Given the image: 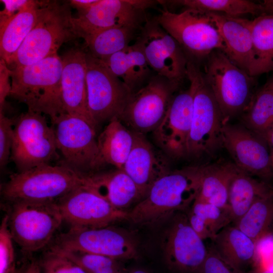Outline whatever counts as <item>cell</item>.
Listing matches in <instances>:
<instances>
[{
  "instance_id": "1",
  "label": "cell",
  "mask_w": 273,
  "mask_h": 273,
  "mask_svg": "<svg viewBox=\"0 0 273 273\" xmlns=\"http://www.w3.org/2000/svg\"><path fill=\"white\" fill-rule=\"evenodd\" d=\"M204 166L171 170L128 211L127 219L137 224L155 225L188 209L199 193Z\"/></svg>"
},
{
  "instance_id": "2",
  "label": "cell",
  "mask_w": 273,
  "mask_h": 273,
  "mask_svg": "<svg viewBox=\"0 0 273 273\" xmlns=\"http://www.w3.org/2000/svg\"><path fill=\"white\" fill-rule=\"evenodd\" d=\"M73 17L68 1H41L36 22L12 59L11 69L56 54L64 43L78 38Z\"/></svg>"
},
{
  "instance_id": "3",
  "label": "cell",
  "mask_w": 273,
  "mask_h": 273,
  "mask_svg": "<svg viewBox=\"0 0 273 273\" xmlns=\"http://www.w3.org/2000/svg\"><path fill=\"white\" fill-rule=\"evenodd\" d=\"M10 69V96L30 110L50 118L64 113L60 97L62 58L58 54Z\"/></svg>"
},
{
  "instance_id": "4",
  "label": "cell",
  "mask_w": 273,
  "mask_h": 273,
  "mask_svg": "<svg viewBox=\"0 0 273 273\" xmlns=\"http://www.w3.org/2000/svg\"><path fill=\"white\" fill-rule=\"evenodd\" d=\"M86 184L85 175L61 162L55 165L45 164L11 174L2 186L1 194L8 203L56 202Z\"/></svg>"
},
{
  "instance_id": "5",
  "label": "cell",
  "mask_w": 273,
  "mask_h": 273,
  "mask_svg": "<svg viewBox=\"0 0 273 273\" xmlns=\"http://www.w3.org/2000/svg\"><path fill=\"white\" fill-rule=\"evenodd\" d=\"M187 78L193 89V112L187 156L198 157L222 145L226 122L198 62L189 59Z\"/></svg>"
},
{
  "instance_id": "6",
  "label": "cell",
  "mask_w": 273,
  "mask_h": 273,
  "mask_svg": "<svg viewBox=\"0 0 273 273\" xmlns=\"http://www.w3.org/2000/svg\"><path fill=\"white\" fill-rule=\"evenodd\" d=\"M203 73L226 122L244 112L254 95L255 77L220 50L214 51L206 58Z\"/></svg>"
},
{
  "instance_id": "7",
  "label": "cell",
  "mask_w": 273,
  "mask_h": 273,
  "mask_svg": "<svg viewBox=\"0 0 273 273\" xmlns=\"http://www.w3.org/2000/svg\"><path fill=\"white\" fill-rule=\"evenodd\" d=\"M9 204L8 226L15 243L26 253L49 245L64 221L56 202L16 201Z\"/></svg>"
},
{
  "instance_id": "8",
  "label": "cell",
  "mask_w": 273,
  "mask_h": 273,
  "mask_svg": "<svg viewBox=\"0 0 273 273\" xmlns=\"http://www.w3.org/2000/svg\"><path fill=\"white\" fill-rule=\"evenodd\" d=\"M61 162L83 175L100 171V158L96 128L84 119L63 113L51 118Z\"/></svg>"
},
{
  "instance_id": "9",
  "label": "cell",
  "mask_w": 273,
  "mask_h": 273,
  "mask_svg": "<svg viewBox=\"0 0 273 273\" xmlns=\"http://www.w3.org/2000/svg\"><path fill=\"white\" fill-rule=\"evenodd\" d=\"M155 18L190 59L198 62L205 60L214 51L223 52L222 39L206 13L187 8L177 13L163 8Z\"/></svg>"
},
{
  "instance_id": "10",
  "label": "cell",
  "mask_w": 273,
  "mask_h": 273,
  "mask_svg": "<svg viewBox=\"0 0 273 273\" xmlns=\"http://www.w3.org/2000/svg\"><path fill=\"white\" fill-rule=\"evenodd\" d=\"M13 119L10 160L18 172L50 164L57 157L54 128L44 114L27 110Z\"/></svg>"
},
{
  "instance_id": "11",
  "label": "cell",
  "mask_w": 273,
  "mask_h": 273,
  "mask_svg": "<svg viewBox=\"0 0 273 273\" xmlns=\"http://www.w3.org/2000/svg\"><path fill=\"white\" fill-rule=\"evenodd\" d=\"M49 246V250H79L118 260L132 259L138 254L135 238L126 231L111 225L71 226L68 231L56 236Z\"/></svg>"
},
{
  "instance_id": "12",
  "label": "cell",
  "mask_w": 273,
  "mask_h": 273,
  "mask_svg": "<svg viewBox=\"0 0 273 273\" xmlns=\"http://www.w3.org/2000/svg\"><path fill=\"white\" fill-rule=\"evenodd\" d=\"M180 84L156 74L133 93L119 118L133 132H153L164 118Z\"/></svg>"
},
{
  "instance_id": "13",
  "label": "cell",
  "mask_w": 273,
  "mask_h": 273,
  "mask_svg": "<svg viewBox=\"0 0 273 273\" xmlns=\"http://www.w3.org/2000/svg\"><path fill=\"white\" fill-rule=\"evenodd\" d=\"M88 109L97 126L119 118L132 93L99 59L86 53Z\"/></svg>"
},
{
  "instance_id": "14",
  "label": "cell",
  "mask_w": 273,
  "mask_h": 273,
  "mask_svg": "<svg viewBox=\"0 0 273 273\" xmlns=\"http://www.w3.org/2000/svg\"><path fill=\"white\" fill-rule=\"evenodd\" d=\"M158 3L149 0H99L87 11L73 17L72 23L78 38L84 40L112 28L140 29L148 17L146 10Z\"/></svg>"
},
{
  "instance_id": "15",
  "label": "cell",
  "mask_w": 273,
  "mask_h": 273,
  "mask_svg": "<svg viewBox=\"0 0 273 273\" xmlns=\"http://www.w3.org/2000/svg\"><path fill=\"white\" fill-rule=\"evenodd\" d=\"M135 42L155 74L180 84L187 78L188 56L155 17H147Z\"/></svg>"
},
{
  "instance_id": "16",
  "label": "cell",
  "mask_w": 273,
  "mask_h": 273,
  "mask_svg": "<svg viewBox=\"0 0 273 273\" xmlns=\"http://www.w3.org/2000/svg\"><path fill=\"white\" fill-rule=\"evenodd\" d=\"M56 203L64 221L71 226L100 228L128 219V211L114 207L86 184Z\"/></svg>"
},
{
  "instance_id": "17",
  "label": "cell",
  "mask_w": 273,
  "mask_h": 273,
  "mask_svg": "<svg viewBox=\"0 0 273 273\" xmlns=\"http://www.w3.org/2000/svg\"><path fill=\"white\" fill-rule=\"evenodd\" d=\"M172 218L163 242L165 261L179 272L199 273L208 247L190 225L187 215L178 212Z\"/></svg>"
},
{
  "instance_id": "18",
  "label": "cell",
  "mask_w": 273,
  "mask_h": 273,
  "mask_svg": "<svg viewBox=\"0 0 273 273\" xmlns=\"http://www.w3.org/2000/svg\"><path fill=\"white\" fill-rule=\"evenodd\" d=\"M222 145L240 170L265 179L272 176L268 144L245 126L225 123L222 129Z\"/></svg>"
},
{
  "instance_id": "19",
  "label": "cell",
  "mask_w": 273,
  "mask_h": 273,
  "mask_svg": "<svg viewBox=\"0 0 273 273\" xmlns=\"http://www.w3.org/2000/svg\"><path fill=\"white\" fill-rule=\"evenodd\" d=\"M193 105V89L188 88L175 94L167 112L152 132L154 141L169 157L187 156Z\"/></svg>"
},
{
  "instance_id": "20",
  "label": "cell",
  "mask_w": 273,
  "mask_h": 273,
  "mask_svg": "<svg viewBox=\"0 0 273 273\" xmlns=\"http://www.w3.org/2000/svg\"><path fill=\"white\" fill-rule=\"evenodd\" d=\"M61 58L60 97L63 112L81 117L97 129L88 106L86 53L74 48Z\"/></svg>"
},
{
  "instance_id": "21",
  "label": "cell",
  "mask_w": 273,
  "mask_h": 273,
  "mask_svg": "<svg viewBox=\"0 0 273 273\" xmlns=\"http://www.w3.org/2000/svg\"><path fill=\"white\" fill-rule=\"evenodd\" d=\"M134 142L123 170L139 188L143 198L159 178L171 170L168 156L144 134L133 132Z\"/></svg>"
},
{
  "instance_id": "22",
  "label": "cell",
  "mask_w": 273,
  "mask_h": 273,
  "mask_svg": "<svg viewBox=\"0 0 273 273\" xmlns=\"http://www.w3.org/2000/svg\"><path fill=\"white\" fill-rule=\"evenodd\" d=\"M206 14L222 39L223 53L233 63L250 75L254 59L251 20L223 14Z\"/></svg>"
},
{
  "instance_id": "23",
  "label": "cell",
  "mask_w": 273,
  "mask_h": 273,
  "mask_svg": "<svg viewBox=\"0 0 273 273\" xmlns=\"http://www.w3.org/2000/svg\"><path fill=\"white\" fill-rule=\"evenodd\" d=\"M86 176V185L118 209L125 211L143 199L136 185L122 169L100 171Z\"/></svg>"
},
{
  "instance_id": "24",
  "label": "cell",
  "mask_w": 273,
  "mask_h": 273,
  "mask_svg": "<svg viewBox=\"0 0 273 273\" xmlns=\"http://www.w3.org/2000/svg\"><path fill=\"white\" fill-rule=\"evenodd\" d=\"M101 61L127 85L132 94L143 87L155 74L135 42Z\"/></svg>"
},
{
  "instance_id": "25",
  "label": "cell",
  "mask_w": 273,
  "mask_h": 273,
  "mask_svg": "<svg viewBox=\"0 0 273 273\" xmlns=\"http://www.w3.org/2000/svg\"><path fill=\"white\" fill-rule=\"evenodd\" d=\"M41 1H31L18 13L0 22V54L9 65L17 51L34 27Z\"/></svg>"
},
{
  "instance_id": "26",
  "label": "cell",
  "mask_w": 273,
  "mask_h": 273,
  "mask_svg": "<svg viewBox=\"0 0 273 273\" xmlns=\"http://www.w3.org/2000/svg\"><path fill=\"white\" fill-rule=\"evenodd\" d=\"M211 242L223 259L242 271L254 260L257 243L233 224L222 229Z\"/></svg>"
},
{
  "instance_id": "27",
  "label": "cell",
  "mask_w": 273,
  "mask_h": 273,
  "mask_svg": "<svg viewBox=\"0 0 273 273\" xmlns=\"http://www.w3.org/2000/svg\"><path fill=\"white\" fill-rule=\"evenodd\" d=\"M97 141L104 166L110 164L123 170L133 145V132L115 117L107 123Z\"/></svg>"
},
{
  "instance_id": "28",
  "label": "cell",
  "mask_w": 273,
  "mask_h": 273,
  "mask_svg": "<svg viewBox=\"0 0 273 273\" xmlns=\"http://www.w3.org/2000/svg\"><path fill=\"white\" fill-rule=\"evenodd\" d=\"M273 190L265 181L258 180L237 169L229 188L228 206L236 223L259 197Z\"/></svg>"
},
{
  "instance_id": "29",
  "label": "cell",
  "mask_w": 273,
  "mask_h": 273,
  "mask_svg": "<svg viewBox=\"0 0 273 273\" xmlns=\"http://www.w3.org/2000/svg\"><path fill=\"white\" fill-rule=\"evenodd\" d=\"M190 225L204 240H211L233 219L228 206L220 207L196 198L187 215Z\"/></svg>"
},
{
  "instance_id": "30",
  "label": "cell",
  "mask_w": 273,
  "mask_h": 273,
  "mask_svg": "<svg viewBox=\"0 0 273 273\" xmlns=\"http://www.w3.org/2000/svg\"><path fill=\"white\" fill-rule=\"evenodd\" d=\"M237 169L234 164L205 165L197 198L218 207L228 206L229 188Z\"/></svg>"
},
{
  "instance_id": "31",
  "label": "cell",
  "mask_w": 273,
  "mask_h": 273,
  "mask_svg": "<svg viewBox=\"0 0 273 273\" xmlns=\"http://www.w3.org/2000/svg\"><path fill=\"white\" fill-rule=\"evenodd\" d=\"M254 63L250 75L255 77L273 71V15L251 20Z\"/></svg>"
},
{
  "instance_id": "32",
  "label": "cell",
  "mask_w": 273,
  "mask_h": 273,
  "mask_svg": "<svg viewBox=\"0 0 273 273\" xmlns=\"http://www.w3.org/2000/svg\"><path fill=\"white\" fill-rule=\"evenodd\" d=\"M234 225L256 243L270 233L273 230V190L258 198Z\"/></svg>"
},
{
  "instance_id": "33",
  "label": "cell",
  "mask_w": 273,
  "mask_h": 273,
  "mask_svg": "<svg viewBox=\"0 0 273 273\" xmlns=\"http://www.w3.org/2000/svg\"><path fill=\"white\" fill-rule=\"evenodd\" d=\"M163 7L181 6L204 13H216L231 17L251 14L262 15L260 3L248 0H178L159 1Z\"/></svg>"
},
{
  "instance_id": "34",
  "label": "cell",
  "mask_w": 273,
  "mask_h": 273,
  "mask_svg": "<svg viewBox=\"0 0 273 273\" xmlns=\"http://www.w3.org/2000/svg\"><path fill=\"white\" fill-rule=\"evenodd\" d=\"M140 29L120 27L97 33L84 39L88 53L94 57L103 60L130 45V42L136 39Z\"/></svg>"
},
{
  "instance_id": "35",
  "label": "cell",
  "mask_w": 273,
  "mask_h": 273,
  "mask_svg": "<svg viewBox=\"0 0 273 273\" xmlns=\"http://www.w3.org/2000/svg\"><path fill=\"white\" fill-rule=\"evenodd\" d=\"M242 119L247 128L266 141L273 126V89L261 87L255 93Z\"/></svg>"
},
{
  "instance_id": "36",
  "label": "cell",
  "mask_w": 273,
  "mask_h": 273,
  "mask_svg": "<svg viewBox=\"0 0 273 273\" xmlns=\"http://www.w3.org/2000/svg\"><path fill=\"white\" fill-rule=\"evenodd\" d=\"M52 251L71 259L86 273H120L121 270L119 260L108 256L79 250Z\"/></svg>"
},
{
  "instance_id": "37",
  "label": "cell",
  "mask_w": 273,
  "mask_h": 273,
  "mask_svg": "<svg viewBox=\"0 0 273 273\" xmlns=\"http://www.w3.org/2000/svg\"><path fill=\"white\" fill-rule=\"evenodd\" d=\"M14 243L6 214L0 225V273H23L26 268L18 265Z\"/></svg>"
},
{
  "instance_id": "38",
  "label": "cell",
  "mask_w": 273,
  "mask_h": 273,
  "mask_svg": "<svg viewBox=\"0 0 273 273\" xmlns=\"http://www.w3.org/2000/svg\"><path fill=\"white\" fill-rule=\"evenodd\" d=\"M43 273H86L67 257L49 250L39 262Z\"/></svg>"
},
{
  "instance_id": "39",
  "label": "cell",
  "mask_w": 273,
  "mask_h": 273,
  "mask_svg": "<svg viewBox=\"0 0 273 273\" xmlns=\"http://www.w3.org/2000/svg\"><path fill=\"white\" fill-rule=\"evenodd\" d=\"M14 119L0 111V166L3 168L10 160L13 139Z\"/></svg>"
},
{
  "instance_id": "40",
  "label": "cell",
  "mask_w": 273,
  "mask_h": 273,
  "mask_svg": "<svg viewBox=\"0 0 273 273\" xmlns=\"http://www.w3.org/2000/svg\"><path fill=\"white\" fill-rule=\"evenodd\" d=\"M199 273H243L223 259L211 245Z\"/></svg>"
},
{
  "instance_id": "41",
  "label": "cell",
  "mask_w": 273,
  "mask_h": 273,
  "mask_svg": "<svg viewBox=\"0 0 273 273\" xmlns=\"http://www.w3.org/2000/svg\"><path fill=\"white\" fill-rule=\"evenodd\" d=\"M5 61L1 59L0 61V111H3L5 105L6 99L10 96L11 83L10 82L11 78L10 69L9 68Z\"/></svg>"
},
{
  "instance_id": "42",
  "label": "cell",
  "mask_w": 273,
  "mask_h": 273,
  "mask_svg": "<svg viewBox=\"0 0 273 273\" xmlns=\"http://www.w3.org/2000/svg\"><path fill=\"white\" fill-rule=\"evenodd\" d=\"M31 0H1L4 9L1 11L0 22L5 21L27 6Z\"/></svg>"
},
{
  "instance_id": "43",
  "label": "cell",
  "mask_w": 273,
  "mask_h": 273,
  "mask_svg": "<svg viewBox=\"0 0 273 273\" xmlns=\"http://www.w3.org/2000/svg\"><path fill=\"white\" fill-rule=\"evenodd\" d=\"M99 0H71L69 1V3L73 8L76 9L78 13L85 12L91 8Z\"/></svg>"
},
{
  "instance_id": "44",
  "label": "cell",
  "mask_w": 273,
  "mask_h": 273,
  "mask_svg": "<svg viewBox=\"0 0 273 273\" xmlns=\"http://www.w3.org/2000/svg\"><path fill=\"white\" fill-rule=\"evenodd\" d=\"M262 15H273V0H264L259 2Z\"/></svg>"
},
{
  "instance_id": "45",
  "label": "cell",
  "mask_w": 273,
  "mask_h": 273,
  "mask_svg": "<svg viewBox=\"0 0 273 273\" xmlns=\"http://www.w3.org/2000/svg\"><path fill=\"white\" fill-rule=\"evenodd\" d=\"M23 273H42L39 262L31 261Z\"/></svg>"
},
{
  "instance_id": "46",
  "label": "cell",
  "mask_w": 273,
  "mask_h": 273,
  "mask_svg": "<svg viewBox=\"0 0 273 273\" xmlns=\"http://www.w3.org/2000/svg\"><path fill=\"white\" fill-rule=\"evenodd\" d=\"M249 273H273L272 271L267 268L263 267H258Z\"/></svg>"
},
{
  "instance_id": "47",
  "label": "cell",
  "mask_w": 273,
  "mask_h": 273,
  "mask_svg": "<svg viewBox=\"0 0 273 273\" xmlns=\"http://www.w3.org/2000/svg\"><path fill=\"white\" fill-rule=\"evenodd\" d=\"M266 142L268 145L273 149V126L268 134Z\"/></svg>"
},
{
  "instance_id": "48",
  "label": "cell",
  "mask_w": 273,
  "mask_h": 273,
  "mask_svg": "<svg viewBox=\"0 0 273 273\" xmlns=\"http://www.w3.org/2000/svg\"><path fill=\"white\" fill-rule=\"evenodd\" d=\"M262 87L273 89V76L267 81Z\"/></svg>"
},
{
  "instance_id": "49",
  "label": "cell",
  "mask_w": 273,
  "mask_h": 273,
  "mask_svg": "<svg viewBox=\"0 0 273 273\" xmlns=\"http://www.w3.org/2000/svg\"><path fill=\"white\" fill-rule=\"evenodd\" d=\"M130 273H148V272L142 269H136L132 271Z\"/></svg>"
}]
</instances>
